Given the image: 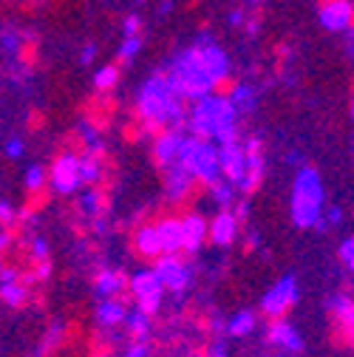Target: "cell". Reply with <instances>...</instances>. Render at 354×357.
<instances>
[{"label":"cell","instance_id":"38","mask_svg":"<svg viewBox=\"0 0 354 357\" xmlns=\"http://www.w3.org/2000/svg\"><path fill=\"white\" fill-rule=\"evenodd\" d=\"M139 29H142V20H139L137 15H128V17H125V23H122L125 37H139Z\"/></svg>","mask_w":354,"mask_h":357},{"label":"cell","instance_id":"36","mask_svg":"<svg viewBox=\"0 0 354 357\" xmlns=\"http://www.w3.org/2000/svg\"><path fill=\"white\" fill-rule=\"evenodd\" d=\"M17 49H20V34H17L15 29H6V31H3V52H6V54H15Z\"/></svg>","mask_w":354,"mask_h":357},{"label":"cell","instance_id":"14","mask_svg":"<svg viewBox=\"0 0 354 357\" xmlns=\"http://www.w3.org/2000/svg\"><path fill=\"white\" fill-rule=\"evenodd\" d=\"M182 139H185V133L182 130H176V128H164L159 137L153 139V148H151V153H153V162L159 165V167H173L176 162H179V148H182Z\"/></svg>","mask_w":354,"mask_h":357},{"label":"cell","instance_id":"33","mask_svg":"<svg viewBox=\"0 0 354 357\" xmlns=\"http://www.w3.org/2000/svg\"><path fill=\"white\" fill-rule=\"evenodd\" d=\"M26 247H29L31 261H46V258H49V241L43 238V236H37V233H31V236L26 238Z\"/></svg>","mask_w":354,"mask_h":357},{"label":"cell","instance_id":"24","mask_svg":"<svg viewBox=\"0 0 354 357\" xmlns=\"http://www.w3.org/2000/svg\"><path fill=\"white\" fill-rule=\"evenodd\" d=\"M255 326H258V315L252 309H241V312H236L233 318H227V335L230 337H247V335H252L255 332Z\"/></svg>","mask_w":354,"mask_h":357},{"label":"cell","instance_id":"20","mask_svg":"<svg viewBox=\"0 0 354 357\" xmlns=\"http://www.w3.org/2000/svg\"><path fill=\"white\" fill-rule=\"evenodd\" d=\"M128 315H130V312H128V306H125L122 298H102V301L97 303V324H100L102 329L125 326Z\"/></svg>","mask_w":354,"mask_h":357},{"label":"cell","instance_id":"25","mask_svg":"<svg viewBox=\"0 0 354 357\" xmlns=\"http://www.w3.org/2000/svg\"><path fill=\"white\" fill-rule=\"evenodd\" d=\"M102 153L105 151H88V148H82L79 159H82V182L85 185H97L102 178Z\"/></svg>","mask_w":354,"mask_h":357},{"label":"cell","instance_id":"16","mask_svg":"<svg viewBox=\"0 0 354 357\" xmlns=\"http://www.w3.org/2000/svg\"><path fill=\"white\" fill-rule=\"evenodd\" d=\"M238 215L233 210H218L213 218H210V241L215 247H230L238 236Z\"/></svg>","mask_w":354,"mask_h":357},{"label":"cell","instance_id":"12","mask_svg":"<svg viewBox=\"0 0 354 357\" xmlns=\"http://www.w3.org/2000/svg\"><path fill=\"white\" fill-rule=\"evenodd\" d=\"M221 153V170H224V178L241 190L244 182H247V151H244V142L233 139V142H224L218 148Z\"/></svg>","mask_w":354,"mask_h":357},{"label":"cell","instance_id":"29","mask_svg":"<svg viewBox=\"0 0 354 357\" xmlns=\"http://www.w3.org/2000/svg\"><path fill=\"white\" fill-rule=\"evenodd\" d=\"M230 100L236 102V108L238 111H244V114H249V111H255V88L252 85H247V82H236L233 85V91H230Z\"/></svg>","mask_w":354,"mask_h":357},{"label":"cell","instance_id":"4","mask_svg":"<svg viewBox=\"0 0 354 357\" xmlns=\"http://www.w3.org/2000/svg\"><path fill=\"white\" fill-rule=\"evenodd\" d=\"M323 182L315 167H300L295 182H292V196H289V218L300 230L318 227L323 221Z\"/></svg>","mask_w":354,"mask_h":357},{"label":"cell","instance_id":"45","mask_svg":"<svg viewBox=\"0 0 354 357\" xmlns=\"http://www.w3.org/2000/svg\"><path fill=\"white\" fill-rule=\"evenodd\" d=\"M233 213H236V215H238V221H244V218H247V215H249V204H247V202H238V204H236V210H233Z\"/></svg>","mask_w":354,"mask_h":357},{"label":"cell","instance_id":"2","mask_svg":"<svg viewBox=\"0 0 354 357\" xmlns=\"http://www.w3.org/2000/svg\"><path fill=\"white\" fill-rule=\"evenodd\" d=\"M238 108L230 100V94H207L199 102H193V111L187 116V133L199 139H215L218 145L238 139Z\"/></svg>","mask_w":354,"mask_h":357},{"label":"cell","instance_id":"1","mask_svg":"<svg viewBox=\"0 0 354 357\" xmlns=\"http://www.w3.org/2000/svg\"><path fill=\"white\" fill-rule=\"evenodd\" d=\"M137 114L142 119V133H153L162 130L164 125L182 130L187 128V116L185 114V97L176 91L167 74H153L137 97Z\"/></svg>","mask_w":354,"mask_h":357},{"label":"cell","instance_id":"21","mask_svg":"<svg viewBox=\"0 0 354 357\" xmlns=\"http://www.w3.org/2000/svg\"><path fill=\"white\" fill-rule=\"evenodd\" d=\"M134 250H137V255L151 258V261L162 258V255H164V250H162L159 227H156V225H142V227L134 233Z\"/></svg>","mask_w":354,"mask_h":357},{"label":"cell","instance_id":"30","mask_svg":"<svg viewBox=\"0 0 354 357\" xmlns=\"http://www.w3.org/2000/svg\"><path fill=\"white\" fill-rule=\"evenodd\" d=\"M116 82H119V66H116V63H108L105 68H100V71L94 74V88H97L100 94L114 91Z\"/></svg>","mask_w":354,"mask_h":357},{"label":"cell","instance_id":"50","mask_svg":"<svg viewBox=\"0 0 354 357\" xmlns=\"http://www.w3.org/2000/svg\"><path fill=\"white\" fill-rule=\"evenodd\" d=\"M351 116H354V100H351Z\"/></svg>","mask_w":354,"mask_h":357},{"label":"cell","instance_id":"3","mask_svg":"<svg viewBox=\"0 0 354 357\" xmlns=\"http://www.w3.org/2000/svg\"><path fill=\"white\" fill-rule=\"evenodd\" d=\"M167 77H170L173 88H176V91H179L187 102H199L201 97L213 94L215 88H218V79L213 77V71H210V66H207V60H204V52H201L199 43L173 57Z\"/></svg>","mask_w":354,"mask_h":357},{"label":"cell","instance_id":"27","mask_svg":"<svg viewBox=\"0 0 354 357\" xmlns=\"http://www.w3.org/2000/svg\"><path fill=\"white\" fill-rule=\"evenodd\" d=\"M236 185L230 182V178H221V182H215L213 188H210V199L221 207V210H230L233 204H236Z\"/></svg>","mask_w":354,"mask_h":357},{"label":"cell","instance_id":"39","mask_svg":"<svg viewBox=\"0 0 354 357\" xmlns=\"http://www.w3.org/2000/svg\"><path fill=\"white\" fill-rule=\"evenodd\" d=\"M207 357H230V349H227V340H213L210 349H207Z\"/></svg>","mask_w":354,"mask_h":357},{"label":"cell","instance_id":"26","mask_svg":"<svg viewBox=\"0 0 354 357\" xmlns=\"http://www.w3.org/2000/svg\"><path fill=\"white\" fill-rule=\"evenodd\" d=\"M0 298L9 309H20L26 306L29 301V284L20 278V281H12V284H0Z\"/></svg>","mask_w":354,"mask_h":357},{"label":"cell","instance_id":"5","mask_svg":"<svg viewBox=\"0 0 354 357\" xmlns=\"http://www.w3.org/2000/svg\"><path fill=\"white\" fill-rule=\"evenodd\" d=\"M179 165L187 167L193 173L196 182L213 188L215 182L224 178V170H221V153L213 145V139H199L193 133H185L182 148H179Z\"/></svg>","mask_w":354,"mask_h":357},{"label":"cell","instance_id":"10","mask_svg":"<svg viewBox=\"0 0 354 357\" xmlns=\"http://www.w3.org/2000/svg\"><path fill=\"white\" fill-rule=\"evenodd\" d=\"M263 343L284 351V354H300L303 351V335L284 318L267 324V329H263Z\"/></svg>","mask_w":354,"mask_h":357},{"label":"cell","instance_id":"15","mask_svg":"<svg viewBox=\"0 0 354 357\" xmlns=\"http://www.w3.org/2000/svg\"><path fill=\"white\" fill-rule=\"evenodd\" d=\"M193 185H196L193 173H190L187 167H182L179 162H176L173 167H167V170H164V193H167V202H173V204H182V202L190 196Z\"/></svg>","mask_w":354,"mask_h":357},{"label":"cell","instance_id":"46","mask_svg":"<svg viewBox=\"0 0 354 357\" xmlns=\"http://www.w3.org/2000/svg\"><path fill=\"white\" fill-rule=\"evenodd\" d=\"M230 23H233V26H244V23H247V15H244L241 9H236V12L230 15Z\"/></svg>","mask_w":354,"mask_h":357},{"label":"cell","instance_id":"37","mask_svg":"<svg viewBox=\"0 0 354 357\" xmlns=\"http://www.w3.org/2000/svg\"><path fill=\"white\" fill-rule=\"evenodd\" d=\"M0 221H3V230H12V221H15V207L9 199L0 202Z\"/></svg>","mask_w":354,"mask_h":357},{"label":"cell","instance_id":"44","mask_svg":"<svg viewBox=\"0 0 354 357\" xmlns=\"http://www.w3.org/2000/svg\"><path fill=\"white\" fill-rule=\"evenodd\" d=\"M94 57H97V46H94V43H85V49H82V54H79L82 66H88V63H94Z\"/></svg>","mask_w":354,"mask_h":357},{"label":"cell","instance_id":"34","mask_svg":"<svg viewBox=\"0 0 354 357\" xmlns=\"http://www.w3.org/2000/svg\"><path fill=\"white\" fill-rule=\"evenodd\" d=\"M337 255H340V261H343L346 266L354 261V236H348V238H343V241H340V247H337Z\"/></svg>","mask_w":354,"mask_h":357},{"label":"cell","instance_id":"7","mask_svg":"<svg viewBox=\"0 0 354 357\" xmlns=\"http://www.w3.org/2000/svg\"><path fill=\"white\" fill-rule=\"evenodd\" d=\"M128 289H130V295H134V301H137V309L148 312L151 318L162 309V298L167 292L164 284L159 281L156 270H139V273H134V275H130V287Z\"/></svg>","mask_w":354,"mask_h":357},{"label":"cell","instance_id":"42","mask_svg":"<svg viewBox=\"0 0 354 357\" xmlns=\"http://www.w3.org/2000/svg\"><path fill=\"white\" fill-rule=\"evenodd\" d=\"M23 151H26V148H23V142H20L17 137H12V139L6 142V156H9V159H20Z\"/></svg>","mask_w":354,"mask_h":357},{"label":"cell","instance_id":"35","mask_svg":"<svg viewBox=\"0 0 354 357\" xmlns=\"http://www.w3.org/2000/svg\"><path fill=\"white\" fill-rule=\"evenodd\" d=\"M340 221H343V210H340V207H329V210H326V218H323L321 225H318V230H326V227H337Z\"/></svg>","mask_w":354,"mask_h":357},{"label":"cell","instance_id":"13","mask_svg":"<svg viewBox=\"0 0 354 357\" xmlns=\"http://www.w3.org/2000/svg\"><path fill=\"white\" fill-rule=\"evenodd\" d=\"M321 26L326 31H348L354 26V0H323Z\"/></svg>","mask_w":354,"mask_h":357},{"label":"cell","instance_id":"49","mask_svg":"<svg viewBox=\"0 0 354 357\" xmlns=\"http://www.w3.org/2000/svg\"><path fill=\"white\" fill-rule=\"evenodd\" d=\"M348 270H351V275H354V261H351V264H348Z\"/></svg>","mask_w":354,"mask_h":357},{"label":"cell","instance_id":"41","mask_svg":"<svg viewBox=\"0 0 354 357\" xmlns=\"http://www.w3.org/2000/svg\"><path fill=\"white\" fill-rule=\"evenodd\" d=\"M23 275L15 270L12 264H3V270H0V284H12V281H20Z\"/></svg>","mask_w":354,"mask_h":357},{"label":"cell","instance_id":"43","mask_svg":"<svg viewBox=\"0 0 354 357\" xmlns=\"http://www.w3.org/2000/svg\"><path fill=\"white\" fill-rule=\"evenodd\" d=\"M60 337H63V324H54V326L49 329V335H46V346H43V349H52Z\"/></svg>","mask_w":354,"mask_h":357},{"label":"cell","instance_id":"32","mask_svg":"<svg viewBox=\"0 0 354 357\" xmlns=\"http://www.w3.org/2000/svg\"><path fill=\"white\" fill-rule=\"evenodd\" d=\"M139 52H142V37H125L119 52H116V60L119 63H130V60H137Z\"/></svg>","mask_w":354,"mask_h":357},{"label":"cell","instance_id":"22","mask_svg":"<svg viewBox=\"0 0 354 357\" xmlns=\"http://www.w3.org/2000/svg\"><path fill=\"white\" fill-rule=\"evenodd\" d=\"M128 287H130V278H125L122 270H102V273L94 278V292L100 295V301H102V298H116V295H122Z\"/></svg>","mask_w":354,"mask_h":357},{"label":"cell","instance_id":"11","mask_svg":"<svg viewBox=\"0 0 354 357\" xmlns=\"http://www.w3.org/2000/svg\"><path fill=\"white\" fill-rule=\"evenodd\" d=\"M326 309H329L332 324H334L337 335L343 337V343H348L354 349V298L346 292H337L329 298Z\"/></svg>","mask_w":354,"mask_h":357},{"label":"cell","instance_id":"18","mask_svg":"<svg viewBox=\"0 0 354 357\" xmlns=\"http://www.w3.org/2000/svg\"><path fill=\"white\" fill-rule=\"evenodd\" d=\"M159 227V238H162V250L164 255H179L185 250V230H182V218L176 215H164L156 221Z\"/></svg>","mask_w":354,"mask_h":357},{"label":"cell","instance_id":"9","mask_svg":"<svg viewBox=\"0 0 354 357\" xmlns=\"http://www.w3.org/2000/svg\"><path fill=\"white\" fill-rule=\"evenodd\" d=\"M153 270H156L159 281L164 284V289L173 292V295L187 292V287L193 284L190 264H185L179 255H162V258H156L153 261Z\"/></svg>","mask_w":354,"mask_h":357},{"label":"cell","instance_id":"28","mask_svg":"<svg viewBox=\"0 0 354 357\" xmlns=\"http://www.w3.org/2000/svg\"><path fill=\"white\" fill-rule=\"evenodd\" d=\"M23 185H26V190L31 193V199H37V196L43 193V188L49 185V170L43 167V165H31V167L26 170V176H23Z\"/></svg>","mask_w":354,"mask_h":357},{"label":"cell","instance_id":"6","mask_svg":"<svg viewBox=\"0 0 354 357\" xmlns=\"http://www.w3.org/2000/svg\"><path fill=\"white\" fill-rule=\"evenodd\" d=\"M49 185L57 196H71L82 185V159L74 151H63L54 156L49 167Z\"/></svg>","mask_w":354,"mask_h":357},{"label":"cell","instance_id":"19","mask_svg":"<svg viewBox=\"0 0 354 357\" xmlns=\"http://www.w3.org/2000/svg\"><path fill=\"white\" fill-rule=\"evenodd\" d=\"M182 230H185V252H199L201 244L210 238V221L201 213L182 215Z\"/></svg>","mask_w":354,"mask_h":357},{"label":"cell","instance_id":"8","mask_svg":"<svg viewBox=\"0 0 354 357\" xmlns=\"http://www.w3.org/2000/svg\"><path fill=\"white\" fill-rule=\"evenodd\" d=\"M298 298H300L298 278H295V275H284L281 281H275L267 292H263V298H261V312H263V315H267L270 321H278V318H284L286 312L298 303Z\"/></svg>","mask_w":354,"mask_h":357},{"label":"cell","instance_id":"47","mask_svg":"<svg viewBox=\"0 0 354 357\" xmlns=\"http://www.w3.org/2000/svg\"><path fill=\"white\" fill-rule=\"evenodd\" d=\"M0 247H3V252H9V247H12V230H3V236H0Z\"/></svg>","mask_w":354,"mask_h":357},{"label":"cell","instance_id":"23","mask_svg":"<svg viewBox=\"0 0 354 357\" xmlns=\"http://www.w3.org/2000/svg\"><path fill=\"white\" fill-rule=\"evenodd\" d=\"M125 332L134 343H148L151 337V315L142 309H130V315L125 321Z\"/></svg>","mask_w":354,"mask_h":357},{"label":"cell","instance_id":"48","mask_svg":"<svg viewBox=\"0 0 354 357\" xmlns=\"http://www.w3.org/2000/svg\"><path fill=\"white\" fill-rule=\"evenodd\" d=\"M255 247H258V233H249V236H247V244H244V250H247V252H252Z\"/></svg>","mask_w":354,"mask_h":357},{"label":"cell","instance_id":"31","mask_svg":"<svg viewBox=\"0 0 354 357\" xmlns=\"http://www.w3.org/2000/svg\"><path fill=\"white\" fill-rule=\"evenodd\" d=\"M77 207H79V213H85V215H100L102 213V193L97 190V188H88L79 199H77Z\"/></svg>","mask_w":354,"mask_h":357},{"label":"cell","instance_id":"17","mask_svg":"<svg viewBox=\"0 0 354 357\" xmlns=\"http://www.w3.org/2000/svg\"><path fill=\"white\" fill-rule=\"evenodd\" d=\"M244 151H247V182L241 188V193H252L258 190L261 178H263V153H261V139L258 137H247L244 139Z\"/></svg>","mask_w":354,"mask_h":357},{"label":"cell","instance_id":"40","mask_svg":"<svg viewBox=\"0 0 354 357\" xmlns=\"http://www.w3.org/2000/svg\"><path fill=\"white\" fill-rule=\"evenodd\" d=\"M122 357H151V349H148V343H130Z\"/></svg>","mask_w":354,"mask_h":357}]
</instances>
